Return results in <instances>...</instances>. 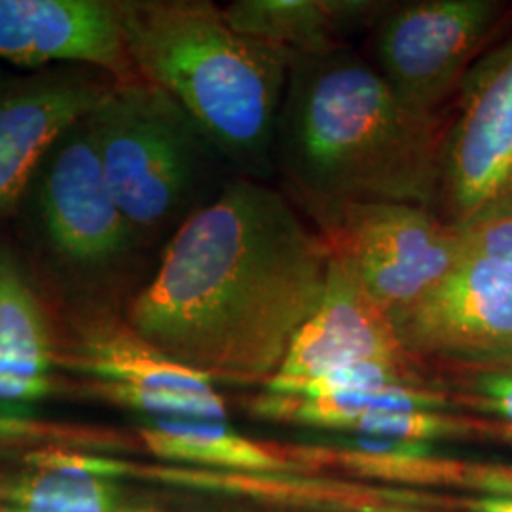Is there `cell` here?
<instances>
[{
  "label": "cell",
  "instance_id": "obj_1",
  "mask_svg": "<svg viewBox=\"0 0 512 512\" xmlns=\"http://www.w3.org/2000/svg\"><path fill=\"white\" fill-rule=\"evenodd\" d=\"M327 241L291 198L234 179L173 232L129 327L217 384H266L329 275Z\"/></svg>",
  "mask_w": 512,
  "mask_h": 512
},
{
  "label": "cell",
  "instance_id": "obj_2",
  "mask_svg": "<svg viewBox=\"0 0 512 512\" xmlns=\"http://www.w3.org/2000/svg\"><path fill=\"white\" fill-rule=\"evenodd\" d=\"M448 120L406 109L355 50L296 57L275 133V169L308 217L355 202L435 209Z\"/></svg>",
  "mask_w": 512,
  "mask_h": 512
},
{
  "label": "cell",
  "instance_id": "obj_3",
  "mask_svg": "<svg viewBox=\"0 0 512 512\" xmlns=\"http://www.w3.org/2000/svg\"><path fill=\"white\" fill-rule=\"evenodd\" d=\"M141 80L169 95L226 160L266 179L289 57L238 33L207 0H116Z\"/></svg>",
  "mask_w": 512,
  "mask_h": 512
},
{
  "label": "cell",
  "instance_id": "obj_4",
  "mask_svg": "<svg viewBox=\"0 0 512 512\" xmlns=\"http://www.w3.org/2000/svg\"><path fill=\"white\" fill-rule=\"evenodd\" d=\"M86 124L105 183L139 245L194 213L190 205L217 150L169 95L141 78L112 84Z\"/></svg>",
  "mask_w": 512,
  "mask_h": 512
},
{
  "label": "cell",
  "instance_id": "obj_5",
  "mask_svg": "<svg viewBox=\"0 0 512 512\" xmlns=\"http://www.w3.org/2000/svg\"><path fill=\"white\" fill-rule=\"evenodd\" d=\"M435 211L459 232L512 217V31L459 88L440 143Z\"/></svg>",
  "mask_w": 512,
  "mask_h": 512
},
{
  "label": "cell",
  "instance_id": "obj_6",
  "mask_svg": "<svg viewBox=\"0 0 512 512\" xmlns=\"http://www.w3.org/2000/svg\"><path fill=\"white\" fill-rule=\"evenodd\" d=\"M311 224L393 323L463 256V234L435 209L414 203H346Z\"/></svg>",
  "mask_w": 512,
  "mask_h": 512
},
{
  "label": "cell",
  "instance_id": "obj_7",
  "mask_svg": "<svg viewBox=\"0 0 512 512\" xmlns=\"http://www.w3.org/2000/svg\"><path fill=\"white\" fill-rule=\"evenodd\" d=\"M505 12L497 0L391 2L372 29V63L406 109L448 120L465 76L490 50Z\"/></svg>",
  "mask_w": 512,
  "mask_h": 512
},
{
  "label": "cell",
  "instance_id": "obj_8",
  "mask_svg": "<svg viewBox=\"0 0 512 512\" xmlns=\"http://www.w3.org/2000/svg\"><path fill=\"white\" fill-rule=\"evenodd\" d=\"M59 368L80 376L95 399L143 420H228L213 378L167 357L112 315L74 319L59 344Z\"/></svg>",
  "mask_w": 512,
  "mask_h": 512
},
{
  "label": "cell",
  "instance_id": "obj_9",
  "mask_svg": "<svg viewBox=\"0 0 512 512\" xmlns=\"http://www.w3.org/2000/svg\"><path fill=\"white\" fill-rule=\"evenodd\" d=\"M86 118L61 135L33 183L46 245L59 262L93 274L118 268L141 245L105 183Z\"/></svg>",
  "mask_w": 512,
  "mask_h": 512
},
{
  "label": "cell",
  "instance_id": "obj_10",
  "mask_svg": "<svg viewBox=\"0 0 512 512\" xmlns=\"http://www.w3.org/2000/svg\"><path fill=\"white\" fill-rule=\"evenodd\" d=\"M128 480L219 495L236 503L283 505L342 512H463L465 497L389 486L332 473L251 475L171 463L137 465L126 461Z\"/></svg>",
  "mask_w": 512,
  "mask_h": 512
},
{
  "label": "cell",
  "instance_id": "obj_11",
  "mask_svg": "<svg viewBox=\"0 0 512 512\" xmlns=\"http://www.w3.org/2000/svg\"><path fill=\"white\" fill-rule=\"evenodd\" d=\"M395 323L359 279L330 255L325 293L262 391L291 395L321 376L363 363H418Z\"/></svg>",
  "mask_w": 512,
  "mask_h": 512
},
{
  "label": "cell",
  "instance_id": "obj_12",
  "mask_svg": "<svg viewBox=\"0 0 512 512\" xmlns=\"http://www.w3.org/2000/svg\"><path fill=\"white\" fill-rule=\"evenodd\" d=\"M404 348L423 363L512 348V270L463 255L395 323Z\"/></svg>",
  "mask_w": 512,
  "mask_h": 512
},
{
  "label": "cell",
  "instance_id": "obj_13",
  "mask_svg": "<svg viewBox=\"0 0 512 512\" xmlns=\"http://www.w3.org/2000/svg\"><path fill=\"white\" fill-rule=\"evenodd\" d=\"M0 61L27 69L78 63L116 84L139 80L116 0H0Z\"/></svg>",
  "mask_w": 512,
  "mask_h": 512
},
{
  "label": "cell",
  "instance_id": "obj_14",
  "mask_svg": "<svg viewBox=\"0 0 512 512\" xmlns=\"http://www.w3.org/2000/svg\"><path fill=\"white\" fill-rule=\"evenodd\" d=\"M112 84L82 73L0 82V220L18 207L61 135L92 114Z\"/></svg>",
  "mask_w": 512,
  "mask_h": 512
},
{
  "label": "cell",
  "instance_id": "obj_15",
  "mask_svg": "<svg viewBox=\"0 0 512 512\" xmlns=\"http://www.w3.org/2000/svg\"><path fill=\"white\" fill-rule=\"evenodd\" d=\"M59 342L52 315L18 256L0 247V416L31 418L55 389Z\"/></svg>",
  "mask_w": 512,
  "mask_h": 512
},
{
  "label": "cell",
  "instance_id": "obj_16",
  "mask_svg": "<svg viewBox=\"0 0 512 512\" xmlns=\"http://www.w3.org/2000/svg\"><path fill=\"white\" fill-rule=\"evenodd\" d=\"M90 450L42 446L0 473V512H156L126 478L99 473Z\"/></svg>",
  "mask_w": 512,
  "mask_h": 512
},
{
  "label": "cell",
  "instance_id": "obj_17",
  "mask_svg": "<svg viewBox=\"0 0 512 512\" xmlns=\"http://www.w3.org/2000/svg\"><path fill=\"white\" fill-rule=\"evenodd\" d=\"M389 6L380 0H236L222 10L238 33L293 61L348 48L349 38L374 29Z\"/></svg>",
  "mask_w": 512,
  "mask_h": 512
},
{
  "label": "cell",
  "instance_id": "obj_18",
  "mask_svg": "<svg viewBox=\"0 0 512 512\" xmlns=\"http://www.w3.org/2000/svg\"><path fill=\"white\" fill-rule=\"evenodd\" d=\"M137 439L162 463L251 475L311 473L285 444L243 435L228 420H143Z\"/></svg>",
  "mask_w": 512,
  "mask_h": 512
},
{
  "label": "cell",
  "instance_id": "obj_19",
  "mask_svg": "<svg viewBox=\"0 0 512 512\" xmlns=\"http://www.w3.org/2000/svg\"><path fill=\"white\" fill-rule=\"evenodd\" d=\"M247 406L256 420L330 435H348L363 418L382 412L456 410V404L439 384L385 385L330 397L275 395L260 389Z\"/></svg>",
  "mask_w": 512,
  "mask_h": 512
},
{
  "label": "cell",
  "instance_id": "obj_20",
  "mask_svg": "<svg viewBox=\"0 0 512 512\" xmlns=\"http://www.w3.org/2000/svg\"><path fill=\"white\" fill-rule=\"evenodd\" d=\"M463 234V255L480 256L512 270V217L494 220Z\"/></svg>",
  "mask_w": 512,
  "mask_h": 512
},
{
  "label": "cell",
  "instance_id": "obj_21",
  "mask_svg": "<svg viewBox=\"0 0 512 512\" xmlns=\"http://www.w3.org/2000/svg\"><path fill=\"white\" fill-rule=\"evenodd\" d=\"M50 437V431L31 418H6L0 416V444L19 442V440H37Z\"/></svg>",
  "mask_w": 512,
  "mask_h": 512
},
{
  "label": "cell",
  "instance_id": "obj_22",
  "mask_svg": "<svg viewBox=\"0 0 512 512\" xmlns=\"http://www.w3.org/2000/svg\"><path fill=\"white\" fill-rule=\"evenodd\" d=\"M484 488L488 495L512 497V465L490 463L484 473Z\"/></svg>",
  "mask_w": 512,
  "mask_h": 512
},
{
  "label": "cell",
  "instance_id": "obj_23",
  "mask_svg": "<svg viewBox=\"0 0 512 512\" xmlns=\"http://www.w3.org/2000/svg\"><path fill=\"white\" fill-rule=\"evenodd\" d=\"M463 512H512V497H505V495H465Z\"/></svg>",
  "mask_w": 512,
  "mask_h": 512
},
{
  "label": "cell",
  "instance_id": "obj_24",
  "mask_svg": "<svg viewBox=\"0 0 512 512\" xmlns=\"http://www.w3.org/2000/svg\"><path fill=\"white\" fill-rule=\"evenodd\" d=\"M226 512H342L327 509H306V507H283V505H255V503H236Z\"/></svg>",
  "mask_w": 512,
  "mask_h": 512
}]
</instances>
